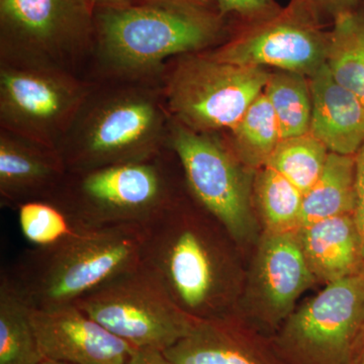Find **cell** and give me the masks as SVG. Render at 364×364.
<instances>
[{
    "label": "cell",
    "mask_w": 364,
    "mask_h": 364,
    "mask_svg": "<svg viewBox=\"0 0 364 364\" xmlns=\"http://www.w3.org/2000/svg\"><path fill=\"white\" fill-rule=\"evenodd\" d=\"M95 20L98 64L126 82L150 80L169 58L195 54L224 33L222 16L210 9L152 0L100 7Z\"/></svg>",
    "instance_id": "6da1fadb"
},
{
    "label": "cell",
    "mask_w": 364,
    "mask_h": 364,
    "mask_svg": "<svg viewBox=\"0 0 364 364\" xmlns=\"http://www.w3.org/2000/svg\"><path fill=\"white\" fill-rule=\"evenodd\" d=\"M143 229L141 262L179 308L200 320L226 316L230 268L224 228L202 208L196 212L179 198Z\"/></svg>",
    "instance_id": "7a4b0ae2"
},
{
    "label": "cell",
    "mask_w": 364,
    "mask_h": 364,
    "mask_svg": "<svg viewBox=\"0 0 364 364\" xmlns=\"http://www.w3.org/2000/svg\"><path fill=\"white\" fill-rule=\"evenodd\" d=\"M134 83L91 87L57 148L67 171L144 161L162 154L171 119L163 91Z\"/></svg>",
    "instance_id": "3957f363"
},
{
    "label": "cell",
    "mask_w": 364,
    "mask_h": 364,
    "mask_svg": "<svg viewBox=\"0 0 364 364\" xmlns=\"http://www.w3.org/2000/svg\"><path fill=\"white\" fill-rule=\"evenodd\" d=\"M144 229H90L50 248L25 251L7 270L32 309L73 305L105 282L141 262Z\"/></svg>",
    "instance_id": "277c9868"
},
{
    "label": "cell",
    "mask_w": 364,
    "mask_h": 364,
    "mask_svg": "<svg viewBox=\"0 0 364 364\" xmlns=\"http://www.w3.org/2000/svg\"><path fill=\"white\" fill-rule=\"evenodd\" d=\"M57 198L90 229L149 224L179 200L166 158L68 172Z\"/></svg>",
    "instance_id": "5b68a950"
},
{
    "label": "cell",
    "mask_w": 364,
    "mask_h": 364,
    "mask_svg": "<svg viewBox=\"0 0 364 364\" xmlns=\"http://www.w3.org/2000/svg\"><path fill=\"white\" fill-rule=\"evenodd\" d=\"M95 42L88 0H0L1 63L74 74Z\"/></svg>",
    "instance_id": "8992f818"
},
{
    "label": "cell",
    "mask_w": 364,
    "mask_h": 364,
    "mask_svg": "<svg viewBox=\"0 0 364 364\" xmlns=\"http://www.w3.org/2000/svg\"><path fill=\"white\" fill-rule=\"evenodd\" d=\"M269 74L208 54L184 55L165 80V105L172 119L191 130H231L263 92Z\"/></svg>",
    "instance_id": "52a82bcc"
},
{
    "label": "cell",
    "mask_w": 364,
    "mask_h": 364,
    "mask_svg": "<svg viewBox=\"0 0 364 364\" xmlns=\"http://www.w3.org/2000/svg\"><path fill=\"white\" fill-rule=\"evenodd\" d=\"M75 305L136 349L166 350L186 337L198 320L179 308L142 262L107 280Z\"/></svg>",
    "instance_id": "ba28073f"
},
{
    "label": "cell",
    "mask_w": 364,
    "mask_h": 364,
    "mask_svg": "<svg viewBox=\"0 0 364 364\" xmlns=\"http://www.w3.org/2000/svg\"><path fill=\"white\" fill-rule=\"evenodd\" d=\"M167 147L181 164L189 193L236 243L254 232L250 186L242 163L222 141L170 119Z\"/></svg>",
    "instance_id": "9c48e42d"
},
{
    "label": "cell",
    "mask_w": 364,
    "mask_h": 364,
    "mask_svg": "<svg viewBox=\"0 0 364 364\" xmlns=\"http://www.w3.org/2000/svg\"><path fill=\"white\" fill-rule=\"evenodd\" d=\"M91 87L68 72L1 63V130L57 151Z\"/></svg>",
    "instance_id": "30bf717a"
},
{
    "label": "cell",
    "mask_w": 364,
    "mask_h": 364,
    "mask_svg": "<svg viewBox=\"0 0 364 364\" xmlns=\"http://www.w3.org/2000/svg\"><path fill=\"white\" fill-rule=\"evenodd\" d=\"M329 33L306 0H291L274 16L249 23L208 56L237 65L277 67L306 77L326 64Z\"/></svg>",
    "instance_id": "8fae6325"
},
{
    "label": "cell",
    "mask_w": 364,
    "mask_h": 364,
    "mask_svg": "<svg viewBox=\"0 0 364 364\" xmlns=\"http://www.w3.org/2000/svg\"><path fill=\"white\" fill-rule=\"evenodd\" d=\"M364 326V268L327 284L287 318L280 347L303 364H342Z\"/></svg>",
    "instance_id": "7c38bea8"
},
{
    "label": "cell",
    "mask_w": 364,
    "mask_h": 364,
    "mask_svg": "<svg viewBox=\"0 0 364 364\" xmlns=\"http://www.w3.org/2000/svg\"><path fill=\"white\" fill-rule=\"evenodd\" d=\"M31 318L46 359L70 364H127L138 350L75 304L49 310L31 308Z\"/></svg>",
    "instance_id": "4fadbf2b"
},
{
    "label": "cell",
    "mask_w": 364,
    "mask_h": 364,
    "mask_svg": "<svg viewBox=\"0 0 364 364\" xmlns=\"http://www.w3.org/2000/svg\"><path fill=\"white\" fill-rule=\"evenodd\" d=\"M316 282L301 248L299 230L265 232L254 265L252 296L263 320L287 318L296 299Z\"/></svg>",
    "instance_id": "5bb4252c"
},
{
    "label": "cell",
    "mask_w": 364,
    "mask_h": 364,
    "mask_svg": "<svg viewBox=\"0 0 364 364\" xmlns=\"http://www.w3.org/2000/svg\"><path fill=\"white\" fill-rule=\"evenodd\" d=\"M68 173L57 151L0 132L1 205L16 208L28 200L53 198Z\"/></svg>",
    "instance_id": "9a60e30c"
},
{
    "label": "cell",
    "mask_w": 364,
    "mask_h": 364,
    "mask_svg": "<svg viewBox=\"0 0 364 364\" xmlns=\"http://www.w3.org/2000/svg\"><path fill=\"white\" fill-rule=\"evenodd\" d=\"M312 95L310 133L332 153L356 155L364 144V104L338 85L327 65L309 78Z\"/></svg>",
    "instance_id": "2e32d148"
},
{
    "label": "cell",
    "mask_w": 364,
    "mask_h": 364,
    "mask_svg": "<svg viewBox=\"0 0 364 364\" xmlns=\"http://www.w3.org/2000/svg\"><path fill=\"white\" fill-rule=\"evenodd\" d=\"M163 354L173 364H277L228 315L198 318L191 332Z\"/></svg>",
    "instance_id": "e0dca14e"
},
{
    "label": "cell",
    "mask_w": 364,
    "mask_h": 364,
    "mask_svg": "<svg viewBox=\"0 0 364 364\" xmlns=\"http://www.w3.org/2000/svg\"><path fill=\"white\" fill-rule=\"evenodd\" d=\"M299 235L316 280L330 284L363 269V245L353 214L299 228Z\"/></svg>",
    "instance_id": "ac0fdd59"
},
{
    "label": "cell",
    "mask_w": 364,
    "mask_h": 364,
    "mask_svg": "<svg viewBox=\"0 0 364 364\" xmlns=\"http://www.w3.org/2000/svg\"><path fill=\"white\" fill-rule=\"evenodd\" d=\"M356 155L329 153L325 168L304 195L299 228L353 214L355 208Z\"/></svg>",
    "instance_id": "d6986e66"
},
{
    "label": "cell",
    "mask_w": 364,
    "mask_h": 364,
    "mask_svg": "<svg viewBox=\"0 0 364 364\" xmlns=\"http://www.w3.org/2000/svg\"><path fill=\"white\" fill-rule=\"evenodd\" d=\"M43 359L31 306L4 270L0 277V364H38Z\"/></svg>",
    "instance_id": "ffe728a7"
},
{
    "label": "cell",
    "mask_w": 364,
    "mask_h": 364,
    "mask_svg": "<svg viewBox=\"0 0 364 364\" xmlns=\"http://www.w3.org/2000/svg\"><path fill=\"white\" fill-rule=\"evenodd\" d=\"M326 65L334 80L364 104V11L358 9L334 18Z\"/></svg>",
    "instance_id": "44dd1931"
},
{
    "label": "cell",
    "mask_w": 364,
    "mask_h": 364,
    "mask_svg": "<svg viewBox=\"0 0 364 364\" xmlns=\"http://www.w3.org/2000/svg\"><path fill=\"white\" fill-rule=\"evenodd\" d=\"M231 132V149L242 164L259 169L267 164L282 135L264 92L256 98Z\"/></svg>",
    "instance_id": "7402d4cb"
},
{
    "label": "cell",
    "mask_w": 364,
    "mask_h": 364,
    "mask_svg": "<svg viewBox=\"0 0 364 364\" xmlns=\"http://www.w3.org/2000/svg\"><path fill=\"white\" fill-rule=\"evenodd\" d=\"M263 92L277 117L282 140L310 132L312 95L306 76L282 70L270 73Z\"/></svg>",
    "instance_id": "603a6c76"
},
{
    "label": "cell",
    "mask_w": 364,
    "mask_h": 364,
    "mask_svg": "<svg viewBox=\"0 0 364 364\" xmlns=\"http://www.w3.org/2000/svg\"><path fill=\"white\" fill-rule=\"evenodd\" d=\"M14 210L21 233L36 248L54 247L90 230L55 198L28 200Z\"/></svg>",
    "instance_id": "cb8c5ba5"
},
{
    "label": "cell",
    "mask_w": 364,
    "mask_h": 364,
    "mask_svg": "<svg viewBox=\"0 0 364 364\" xmlns=\"http://www.w3.org/2000/svg\"><path fill=\"white\" fill-rule=\"evenodd\" d=\"M255 193L267 232L299 229L304 193L289 179L270 166L262 167L256 178Z\"/></svg>",
    "instance_id": "d4e9b609"
},
{
    "label": "cell",
    "mask_w": 364,
    "mask_h": 364,
    "mask_svg": "<svg viewBox=\"0 0 364 364\" xmlns=\"http://www.w3.org/2000/svg\"><path fill=\"white\" fill-rule=\"evenodd\" d=\"M330 151L309 132L282 139L265 166L279 171L305 195L325 168Z\"/></svg>",
    "instance_id": "484cf974"
},
{
    "label": "cell",
    "mask_w": 364,
    "mask_h": 364,
    "mask_svg": "<svg viewBox=\"0 0 364 364\" xmlns=\"http://www.w3.org/2000/svg\"><path fill=\"white\" fill-rule=\"evenodd\" d=\"M220 16L236 14L249 23L270 18L282 11L274 0H215Z\"/></svg>",
    "instance_id": "4316f807"
},
{
    "label": "cell",
    "mask_w": 364,
    "mask_h": 364,
    "mask_svg": "<svg viewBox=\"0 0 364 364\" xmlns=\"http://www.w3.org/2000/svg\"><path fill=\"white\" fill-rule=\"evenodd\" d=\"M355 208L354 219L360 235L364 257V144L356 154Z\"/></svg>",
    "instance_id": "83f0119b"
},
{
    "label": "cell",
    "mask_w": 364,
    "mask_h": 364,
    "mask_svg": "<svg viewBox=\"0 0 364 364\" xmlns=\"http://www.w3.org/2000/svg\"><path fill=\"white\" fill-rule=\"evenodd\" d=\"M318 16L321 14L336 18L339 14L355 11L360 0H306Z\"/></svg>",
    "instance_id": "f1b7e54d"
},
{
    "label": "cell",
    "mask_w": 364,
    "mask_h": 364,
    "mask_svg": "<svg viewBox=\"0 0 364 364\" xmlns=\"http://www.w3.org/2000/svg\"><path fill=\"white\" fill-rule=\"evenodd\" d=\"M127 364H173L162 351L138 349Z\"/></svg>",
    "instance_id": "f546056e"
},
{
    "label": "cell",
    "mask_w": 364,
    "mask_h": 364,
    "mask_svg": "<svg viewBox=\"0 0 364 364\" xmlns=\"http://www.w3.org/2000/svg\"><path fill=\"white\" fill-rule=\"evenodd\" d=\"M93 6L111 7L135 4L139 0H88Z\"/></svg>",
    "instance_id": "4dcf8cb0"
},
{
    "label": "cell",
    "mask_w": 364,
    "mask_h": 364,
    "mask_svg": "<svg viewBox=\"0 0 364 364\" xmlns=\"http://www.w3.org/2000/svg\"><path fill=\"white\" fill-rule=\"evenodd\" d=\"M152 1L172 2V4H186V6L208 9L212 0H152Z\"/></svg>",
    "instance_id": "1f68e13d"
},
{
    "label": "cell",
    "mask_w": 364,
    "mask_h": 364,
    "mask_svg": "<svg viewBox=\"0 0 364 364\" xmlns=\"http://www.w3.org/2000/svg\"><path fill=\"white\" fill-rule=\"evenodd\" d=\"M38 364H70L66 363H62V361L52 360V359H43L40 363Z\"/></svg>",
    "instance_id": "d6a6232c"
},
{
    "label": "cell",
    "mask_w": 364,
    "mask_h": 364,
    "mask_svg": "<svg viewBox=\"0 0 364 364\" xmlns=\"http://www.w3.org/2000/svg\"><path fill=\"white\" fill-rule=\"evenodd\" d=\"M361 364H364V360H363V363H361Z\"/></svg>",
    "instance_id": "836d02e7"
}]
</instances>
